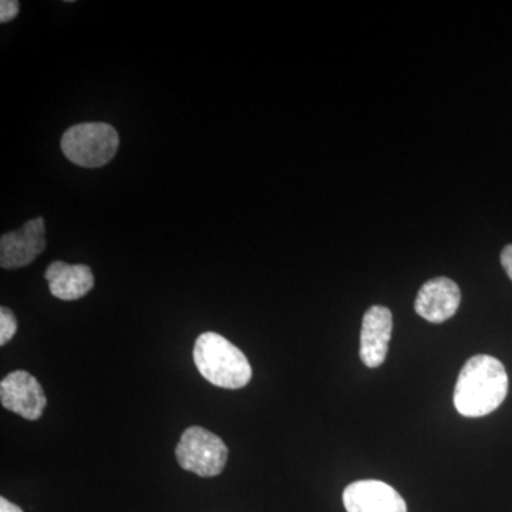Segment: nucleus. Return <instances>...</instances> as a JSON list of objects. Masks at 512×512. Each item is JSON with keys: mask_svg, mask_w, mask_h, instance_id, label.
Segmentation results:
<instances>
[{"mask_svg": "<svg viewBox=\"0 0 512 512\" xmlns=\"http://www.w3.org/2000/svg\"><path fill=\"white\" fill-rule=\"evenodd\" d=\"M508 393L507 370L493 356L467 360L454 389V406L464 417H483L503 404Z\"/></svg>", "mask_w": 512, "mask_h": 512, "instance_id": "nucleus-1", "label": "nucleus"}, {"mask_svg": "<svg viewBox=\"0 0 512 512\" xmlns=\"http://www.w3.org/2000/svg\"><path fill=\"white\" fill-rule=\"evenodd\" d=\"M195 366L204 379L222 389H241L252 379L247 356L218 333H202L192 350Z\"/></svg>", "mask_w": 512, "mask_h": 512, "instance_id": "nucleus-2", "label": "nucleus"}, {"mask_svg": "<svg viewBox=\"0 0 512 512\" xmlns=\"http://www.w3.org/2000/svg\"><path fill=\"white\" fill-rule=\"evenodd\" d=\"M119 143V134L110 124L83 123L63 134L62 150L79 167L99 168L113 160Z\"/></svg>", "mask_w": 512, "mask_h": 512, "instance_id": "nucleus-3", "label": "nucleus"}, {"mask_svg": "<svg viewBox=\"0 0 512 512\" xmlns=\"http://www.w3.org/2000/svg\"><path fill=\"white\" fill-rule=\"evenodd\" d=\"M175 457L184 470L200 477H217L227 464L228 447L217 434L194 426L184 431Z\"/></svg>", "mask_w": 512, "mask_h": 512, "instance_id": "nucleus-4", "label": "nucleus"}, {"mask_svg": "<svg viewBox=\"0 0 512 512\" xmlns=\"http://www.w3.org/2000/svg\"><path fill=\"white\" fill-rule=\"evenodd\" d=\"M0 400L6 410L30 421L39 420L47 404L39 380L25 370H15L2 380Z\"/></svg>", "mask_w": 512, "mask_h": 512, "instance_id": "nucleus-5", "label": "nucleus"}, {"mask_svg": "<svg viewBox=\"0 0 512 512\" xmlns=\"http://www.w3.org/2000/svg\"><path fill=\"white\" fill-rule=\"evenodd\" d=\"M46 248V228L43 218H35L18 231L0 239V265L3 269H18L32 264Z\"/></svg>", "mask_w": 512, "mask_h": 512, "instance_id": "nucleus-6", "label": "nucleus"}, {"mask_svg": "<svg viewBox=\"0 0 512 512\" xmlns=\"http://www.w3.org/2000/svg\"><path fill=\"white\" fill-rule=\"evenodd\" d=\"M343 504L348 512H407L402 495L377 480L349 484L343 491Z\"/></svg>", "mask_w": 512, "mask_h": 512, "instance_id": "nucleus-7", "label": "nucleus"}, {"mask_svg": "<svg viewBox=\"0 0 512 512\" xmlns=\"http://www.w3.org/2000/svg\"><path fill=\"white\" fill-rule=\"evenodd\" d=\"M393 332V316L386 306L375 305L363 316L360 333V359L367 367L382 366Z\"/></svg>", "mask_w": 512, "mask_h": 512, "instance_id": "nucleus-8", "label": "nucleus"}, {"mask_svg": "<svg viewBox=\"0 0 512 512\" xmlns=\"http://www.w3.org/2000/svg\"><path fill=\"white\" fill-rule=\"evenodd\" d=\"M461 302L460 288L448 278H434L421 286L414 309L430 323H443L453 318Z\"/></svg>", "mask_w": 512, "mask_h": 512, "instance_id": "nucleus-9", "label": "nucleus"}, {"mask_svg": "<svg viewBox=\"0 0 512 512\" xmlns=\"http://www.w3.org/2000/svg\"><path fill=\"white\" fill-rule=\"evenodd\" d=\"M45 279L50 293L62 301H77L92 291L94 275L87 265H69L56 261L47 268Z\"/></svg>", "mask_w": 512, "mask_h": 512, "instance_id": "nucleus-10", "label": "nucleus"}, {"mask_svg": "<svg viewBox=\"0 0 512 512\" xmlns=\"http://www.w3.org/2000/svg\"><path fill=\"white\" fill-rule=\"evenodd\" d=\"M18 332V320L6 306L0 309V345L5 346Z\"/></svg>", "mask_w": 512, "mask_h": 512, "instance_id": "nucleus-11", "label": "nucleus"}, {"mask_svg": "<svg viewBox=\"0 0 512 512\" xmlns=\"http://www.w3.org/2000/svg\"><path fill=\"white\" fill-rule=\"evenodd\" d=\"M19 2L16 0H2L0 2V22H10L18 16Z\"/></svg>", "mask_w": 512, "mask_h": 512, "instance_id": "nucleus-12", "label": "nucleus"}, {"mask_svg": "<svg viewBox=\"0 0 512 512\" xmlns=\"http://www.w3.org/2000/svg\"><path fill=\"white\" fill-rule=\"evenodd\" d=\"M501 265L512 281V245H507L501 252Z\"/></svg>", "mask_w": 512, "mask_h": 512, "instance_id": "nucleus-13", "label": "nucleus"}, {"mask_svg": "<svg viewBox=\"0 0 512 512\" xmlns=\"http://www.w3.org/2000/svg\"><path fill=\"white\" fill-rule=\"evenodd\" d=\"M0 512H23L18 505L10 503L5 497L0 498Z\"/></svg>", "mask_w": 512, "mask_h": 512, "instance_id": "nucleus-14", "label": "nucleus"}]
</instances>
